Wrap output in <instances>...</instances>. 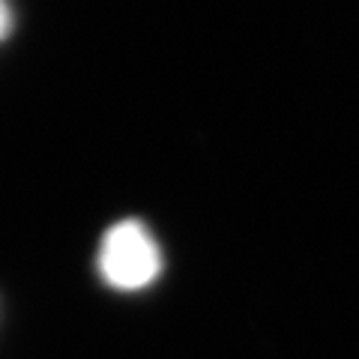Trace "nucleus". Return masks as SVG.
<instances>
[{
    "label": "nucleus",
    "instance_id": "obj_1",
    "mask_svg": "<svg viewBox=\"0 0 359 359\" xmlns=\"http://www.w3.org/2000/svg\"><path fill=\"white\" fill-rule=\"evenodd\" d=\"M99 276L114 290H141L162 273V252L147 224L123 219L111 224L99 245Z\"/></svg>",
    "mask_w": 359,
    "mask_h": 359
},
{
    "label": "nucleus",
    "instance_id": "obj_2",
    "mask_svg": "<svg viewBox=\"0 0 359 359\" xmlns=\"http://www.w3.org/2000/svg\"><path fill=\"white\" fill-rule=\"evenodd\" d=\"M15 27V15H13V4L9 0H0V42H4Z\"/></svg>",
    "mask_w": 359,
    "mask_h": 359
}]
</instances>
